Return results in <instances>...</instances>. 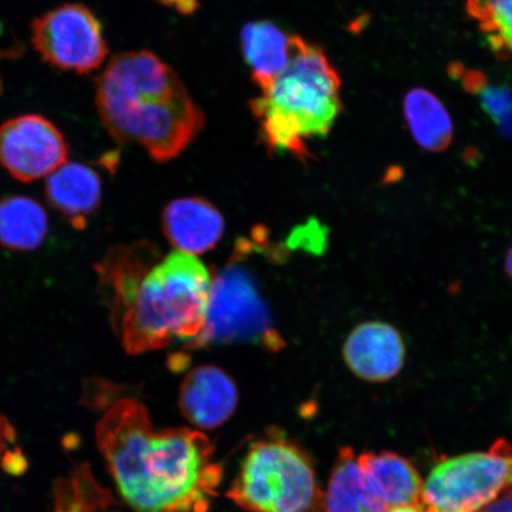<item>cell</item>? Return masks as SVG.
<instances>
[{"label": "cell", "mask_w": 512, "mask_h": 512, "mask_svg": "<svg viewBox=\"0 0 512 512\" xmlns=\"http://www.w3.org/2000/svg\"><path fill=\"white\" fill-rule=\"evenodd\" d=\"M386 507L376 497L364 477L354 451H339L334 470L324 494L325 512H384Z\"/></svg>", "instance_id": "2e32d148"}, {"label": "cell", "mask_w": 512, "mask_h": 512, "mask_svg": "<svg viewBox=\"0 0 512 512\" xmlns=\"http://www.w3.org/2000/svg\"><path fill=\"white\" fill-rule=\"evenodd\" d=\"M357 462L370 489L386 509L420 507L424 484L407 459L392 452H367L358 456Z\"/></svg>", "instance_id": "4fadbf2b"}, {"label": "cell", "mask_w": 512, "mask_h": 512, "mask_svg": "<svg viewBox=\"0 0 512 512\" xmlns=\"http://www.w3.org/2000/svg\"><path fill=\"white\" fill-rule=\"evenodd\" d=\"M144 249H115L101 273L111 288L115 328L133 355L176 339L194 341L206 326L213 283L195 255L175 251L152 265Z\"/></svg>", "instance_id": "7a4b0ae2"}, {"label": "cell", "mask_w": 512, "mask_h": 512, "mask_svg": "<svg viewBox=\"0 0 512 512\" xmlns=\"http://www.w3.org/2000/svg\"><path fill=\"white\" fill-rule=\"evenodd\" d=\"M95 101L115 140L143 147L159 163L181 156L206 124L179 75L147 50L114 56L96 80Z\"/></svg>", "instance_id": "3957f363"}, {"label": "cell", "mask_w": 512, "mask_h": 512, "mask_svg": "<svg viewBox=\"0 0 512 512\" xmlns=\"http://www.w3.org/2000/svg\"><path fill=\"white\" fill-rule=\"evenodd\" d=\"M341 85L324 51L294 36L287 68L251 102L270 150L309 156L306 144L328 136L342 112Z\"/></svg>", "instance_id": "277c9868"}, {"label": "cell", "mask_w": 512, "mask_h": 512, "mask_svg": "<svg viewBox=\"0 0 512 512\" xmlns=\"http://www.w3.org/2000/svg\"><path fill=\"white\" fill-rule=\"evenodd\" d=\"M240 40L255 85L265 91L290 63L294 36L270 21H256L243 25Z\"/></svg>", "instance_id": "5bb4252c"}, {"label": "cell", "mask_w": 512, "mask_h": 512, "mask_svg": "<svg viewBox=\"0 0 512 512\" xmlns=\"http://www.w3.org/2000/svg\"><path fill=\"white\" fill-rule=\"evenodd\" d=\"M466 11L486 42L501 55L512 54V0H466Z\"/></svg>", "instance_id": "d6986e66"}, {"label": "cell", "mask_w": 512, "mask_h": 512, "mask_svg": "<svg viewBox=\"0 0 512 512\" xmlns=\"http://www.w3.org/2000/svg\"><path fill=\"white\" fill-rule=\"evenodd\" d=\"M512 496V446L498 440L488 452L445 459L422 486V512H479Z\"/></svg>", "instance_id": "52a82bcc"}, {"label": "cell", "mask_w": 512, "mask_h": 512, "mask_svg": "<svg viewBox=\"0 0 512 512\" xmlns=\"http://www.w3.org/2000/svg\"><path fill=\"white\" fill-rule=\"evenodd\" d=\"M227 496L248 512H325L311 457L278 428L248 446Z\"/></svg>", "instance_id": "5b68a950"}, {"label": "cell", "mask_w": 512, "mask_h": 512, "mask_svg": "<svg viewBox=\"0 0 512 512\" xmlns=\"http://www.w3.org/2000/svg\"><path fill=\"white\" fill-rule=\"evenodd\" d=\"M238 402V387L234 380L215 366L190 370L179 392V407L184 418L203 430H215L226 424Z\"/></svg>", "instance_id": "8fae6325"}, {"label": "cell", "mask_w": 512, "mask_h": 512, "mask_svg": "<svg viewBox=\"0 0 512 512\" xmlns=\"http://www.w3.org/2000/svg\"><path fill=\"white\" fill-rule=\"evenodd\" d=\"M4 437H10V428L5 427L2 420H0V450L4 446Z\"/></svg>", "instance_id": "cb8c5ba5"}, {"label": "cell", "mask_w": 512, "mask_h": 512, "mask_svg": "<svg viewBox=\"0 0 512 512\" xmlns=\"http://www.w3.org/2000/svg\"><path fill=\"white\" fill-rule=\"evenodd\" d=\"M46 194L51 206L75 227L85 226L87 217L99 207L100 177L86 165L64 163L48 176Z\"/></svg>", "instance_id": "9a60e30c"}, {"label": "cell", "mask_w": 512, "mask_h": 512, "mask_svg": "<svg viewBox=\"0 0 512 512\" xmlns=\"http://www.w3.org/2000/svg\"><path fill=\"white\" fill-rule=\"evenodd\" d=\"M67 157L63 134L41 115H19L0 126V164L18 181L48 177Z\"/></svg>", "instance_id": "9c48e42d"}, {"label": "cell", "mask_w": 512, "mask_h": 512, "mask_svg": "<svg viewBox=\"0 0 512 512\" xmlns=\"http://www.w3.org/2000/svg\"><path fill=\"white\" fill-rule=\"evenodd\" d=\"M224 227L220 210L201 197L177 198L165 207L162 215L166 239L177 251L195 256L215 248Z\"/></svg>", "instance_id": "7c38bea8"}, {"label": "cell", "mask_w": 512, "mask_h": 512, "mask_svg": "<svg viewBox=\"0 0 512 512\" xmlns=\"http://www.w3.org/2000/svg\"><path fill=\"white\" fill-rule=\"evenodd\" d=\"M234 256L213 277L206 326L185 351L228 344H254L271 351L284 348L253 273Z\"/></svg>", "instance_id": "8992f818"}, {"label": "cell", "mask_w": 512, "mask_h": 512, "mask_svg": "<svg viewBox=\"0 0 512 512\" xmlns=\"http://www.w3.org/2000/svg\"><path fill=\"white\" fill-rule=\"evenodd\" d=\"M343 358L360 379L386 382L394 379L405 364V339L392 324L362 323L345 339Z\"/></svg>", "instance_id": "30bf717a"}, {"label": "cell", "mask_w": 512, "mask_h": 512, "mask_svg": "<svg viewBox=\"0 0 512 512\" xmlns=\"http://www.w3.org/2000/svg\"><path fill=\"white\" fill-rule=\"evenodd\" d=\"M48 234V216L40 203L14 196L0 202V245L11 251H32Z\"/></svg>", "instance_id": "ac0fdd59"}, {"label": "cell", "mask_w": 512, "mask_h": 512, "mask_svg": "<svg viewBox=\"0 0 512 512\" xmlns=\"http://www.w3.org/2000/svg\"><path fill=\"white\" fill-rule=\"evenodd\" d=\"M96 439L121 496L136 512H208L223 472L214 446L188 428L155 431L142 403L108 409Z\"/></svg>", "instance_id": "6da1fadb"}, {"label": "cell", "mask_w": 512, "mask_h": 512, "mask_svg": "<svg viewBox=\"0 0 512 512\" xmlns=\"http://www.w3.org/2000/svg\"><path fill=\"white\" fill-rule=\"evenodd\" d=\"M504 267L508 277L512 280V246L509 249L507 256H505Z\"/></svg>", "instance_id": "7402d4cb"}, {"label": "cell", "mask_w": 512, "mask_h": 512, "mask_svg": "<svg viewBox=\"0 0 512 512\" xmlns=\"http://www.w3.org/2000/svg\"><path fill=\"white\" fill-rule=\"evenodd\" d=\"M384 512H422L419 505H414V507H400V508H392L387 509Z\"/></svg>", "instance_id": "603a6c76"}, {"label": "cell", "mask_w": 512, "mask_h": 512, "mask_svg": "<svg viewBox=\"0 0 512 512\" xmlns=\"http://www.w3.org/2000/svg\"><path fill=\"white\" fill-rule=\"evenodd\" d=\"M158 2L174 8L183 15H191L198 9V0H158Z\"/></svg>", "instance_id": "ffe728a7"}, {"label": "cell", "mask_w": 512, "mask_h": 512, "mask_svg": "<svg viewBox=\"0 0 512 512\" xmlns=\"http://www.w3.org/2000/svg\"><path fill=\"white\" fill-rule=\"evenodd\" d=\"M403 113L416 144L428 152H443L451 145L454 128L443 102L425 88H414L403 100Z\"/></svg>", "instance_id": "e0dca14e"}, {"label": "cell", "mask_w": 512, "mask_h": 512, "mask_svg": "<svg viewBox=\"0 0 512 512\" xmlns=\"http://www.w3.org/2000/svg\"><path fill=\"white\" fill-rule=\"evenodd\" d=\"M484 512H512V496L503 497L486 507Z\"/></svg>", "instance_id": "44dd1931"}, {"label": "cell", "mask_w": 512, "mask_h": 512, "mask_svg": "<svg viewBox=\"0 0 512 512\" xmlns=\"http://www.w3.org/2000/svg\"><path fill=\"white\" fill-rule=\"evenodd\" d=\"M31 42L50 66L78 74L100 68L108 56L99 19L81 4H64L36 18Z\"/></svg>", "instance_id": "ba28073f"}]
</instances>
